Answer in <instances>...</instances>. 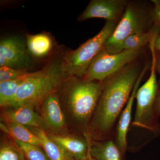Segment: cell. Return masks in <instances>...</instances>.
I'll use <instances>...</instances> for the list:
<instances>
[{"instance_id":"obj_1","label":"cell","mask_w":160,"mask_h":160,"mask_svg":"<svg viewBox=\"0 0 160 160\" xmlns=\"http://www.w3.org/2000/svg\"><path fill=\"white\" fill-rule=\"evenodd\" d=\"M142 70L135 61L102 82L101 95L89 128L91 138L110 139Z\"/></svg>"},{"instance_id":"obj_2","label":"cell","mask_w":160,"mask_h":160,"mask_svg":"<svg viewBox=\"0 0 160 160\" xmlns=\"http://www.w3.org/2000/svg\"><path fill=\"white\" fill-rule=\"evenodd\" d=\"M61 86L71 118L84 136L91 139L89 128L101 95L102 82L70 77L64 80Z\"/></svg>"},{"instance_id":"obj_3","label":"cell","mask_w":160,"mask_h":160,"mask_svg":"<svg viewBox=\"0 0 160 160\" xmlns=\"http://www.w3.org/2000/svg\"><path fill=\"white\" fill-rule=\"evenodd\" d=\"M66 78L61 60L51 62L41 70L27 75L8 107L38 106L48 96L56 92Z\"/></svg>"},{"instance_id":"obj_4","label":"cell","mask_w":160,"mask_h":160,"mask_svg":"<svg viewBox=\"0 0 160 160\" xmlns=\"http://www.w3.org/2000/svg\"><path fill=\"white\" fill-rule=\"evenodd\" d=\"M153 26L152 6L146 2L129 1L122 18L106 41L103 49L109 54L123 51L122 45L127 38L149 31Z\"/></svg>"},{"instance_id":"obj_5","label":"cell","mask_w":160,"mask_h":160,"mask_svg":"<svg viewBox=\"0 0 160 160\" xmlns=\"http://www.w3.org/2000/svg\"><path fill=\"white\" fill-rule=\"evenodd\" d=\"M117 22L106 21L102 29L78 49L66 52L61 59L66 78H83L92 61L104 48L106 41L114 31Z\"/></svg>"},{"instance_id":"obj_6","label":"cell","mask_w":160,"mask_h":160,"mask_svg":"<svg viewBox=\"0 0 160 160\" xmlns=\"http://www.w3.org/2000/svg\"><path fill=\"white\" fill-rule=\"evenodd\" d=\"M152 62L150 75L146 82L138 89L135 99L136 108L132 126L152 132L160 130L158 117L154 110V103L159 91L155 68L156 52L151 49Z\"/></svg>"},{"instance_id":"obj_7","label":"cell","mask_w":160,"mask_h":160,"mask_svg":"<svg viewBox=\"0 0 160 160\" xmlns=\"http://www.w3.org/2000/svg\"><path fill=\"white\" fill-rule=\"evenodd\" d=\"M142 49L124 50L111 54L103 49L92 61L83 78L87 81L103 82L128 64L136 61L142 52Z\"/></svg>"},{"instance_id":"obj_8","label":"cell","mask_w":160,"mask_h":160,"mask_svg":"<svg viewBox=\"0 0 160 160\" xmlns=\"http://www.w3.org/2000/svg\"><path fill=\"white\" fill-rule=\"evenodd\" d=\"M32 59L26 42L20 37L4 38L0 42V67L8 66L28 70Z\"/></svg>"},{"instance_id":"obj_9","label":"cell","mask_w":160,"mask_h":160,"mask_svg":"<svg viewBox=\"0 0 160 160\" xmlns=\"http://www.w3.org/2000/svg\"><path fill=\"white\" fill-rule=\"evenodd\" d=\"M127 0H92L78 21L82 22L93 18L105 19L106 21L119 22L124 14Z\"/></svg>"},{"instance_id":"obj_10","label":"cell","mask_w":160,"mask_h":160,"mask_svg":"<svg viewBox=\"0 0 160 160\" xmlns=\"http://www.w3.org/2000/svg\"><path fill=\"white\" fill-rule=\"evenodd\" d=\"M41 117L44 128L52 134L62 133L66 128L65 115L61 107L59 98L56 92L46 97L41 104Z\"/></svg>"},{"instance_id":"obj_11","label":"cell","mask_w":160,"mask_h":160,"mask_svg":"<svg viewBox=\"0 0 160 160\" xmlns=\"http://www.w3.org/2000/svg\"><path fill=\"white\" fill-rule=\"evenodd\" d=\"M49 136L72 159L86 160L92 157L90 153L92 140L85 137H80L62 133Z\"/></svg>"},{"instance_id":"obj_12","label":"cell","mask_w":160,"mask_h":160,"mask_svg":"<svg viewBox=\"0 0 160 160\" xmlns=\"http://www.w3.org/2000/svg\"><path fill=\"white\" fill-rule=\"evenodd\" d=\"M149 65H146L142 70L139 77L136 82L131 95L123 109L118 122L115 143L122 155L125 154L127 150V135L131 123L133 102L138 89L139 88L140 83L142 82L143 76L147 69H149Z\"/></svg>"},{"instance_id":"obj_13","label":"cell","mask_w":160,"mask_h":160,"mask_svg":"<svg viewBox=\"0 0 160 160\" xmlns=\"http://www.w3.org/2000/svg\"><path fill=\"white\" fill-rule=\"evenodd\" d=\"M9 108L5 112L7 121H12L32 128L43 129L41 117L34 111L33 106H23Z\"/></svg>"},{"instance_id":"obj_14","label":"cell","mask_w":160,"mask_h":160,"mask_svg":"<svg viewBox=\"0 0 160 160\" xmlns=\"http://www.w3.org/2000/svg\"><path fill=\"white\" fill-rule=\"evenodd\" d=\"M26 43L32 56L43 58L47 56L52 50L53 41L48 33L26 35Z\"/></svg>"},{"instance_id":"obj_15","label":"cell","mask_w":160,"mask_h":160,"mask_svg":"<svg viewBox=\"0 0 160 160\" xmlns=\"http://www.w3.org/2000/svg\"><path fill=\"white\" fill-rule=\"evenodd\" d=\"M90 155L96 160H122V152L111 139L94 142L92 140Z\"/></svg>"},{"instance_id":"obj_16","label":"cell","mask_w":160,"mask_h":160,"mask_svg":"<svg viewBox=\"0 0 160 160\" xmlns=\"http://www.w3.org/2000/svg\"><path fill=\"white\" fill-rule=\"evenodd\" d=\"M32 131L39 138L41 147L50 160H74L69 157L62 149L49 137L44 129L32 128Z\"/></svg>"},{"instance_id":"obj_17","label":"cell","mask_w":160,"mask_h":160,"mask_svg":"<svg viewBox=\"0 0 160 160\" xmlns=\"http://www.w3.org/2000/svg\"><path fill=\"white\" fill-rule=\"evenodd\" d=\"M160 33V27L153 25L149 31L132 35L127 38L123 43V50L142 49L144 46L149 45Z\"/></svg>"},{"instance_id":"obj_18","label":"cell","mask_w":160,"mask_h":160,"mask_svg":"<svg viewBox=\"0 0 160 160\" xmlns=\"http://www.w3.org/2000/svg\"><path fill=\"white\" fill-rule=\"evenodd\" d=\"M6 132L15 139L31 145L41 147V142L37 136L22 124L12 121H7Z\"/></svg>"},{"instance_id":"obj_19","label":"cell","mask_w":160,"mask_h":160,"mask_svg":"<svg viewBox=\"0 0 160 160\" xmlns=\"http://www.w3.org/2000/svg\"><path fill=\"white\" fill-rule=\"evenodd\" d=\"M25 75L15 79L0 82V105L2 107H8L13 99L20 86L27 75Z\"/></svg>"},{"instance_id":"obj_20","label":"cell","mask_w":160,"mask_h":160,"mask_svg":"<svg viewBox=\"0 0 160 160\" xmlns=\"http://www.w3.org/2000/svg\"><path fill=\"white\" fill-rule=\"evenodd\" d=\"M14 142L22 150L28 160H50L42 148L40 146H35L14 139Z\"/></svg>"},{"instance_id":"obj_21","label":"cell","mask_w":160,"mask_h":160,"mask_svg":"<svg viewBox=\"0 0 160 160\" xmlns=\"http://www.w3.org/2000/svg\"><path fill=\"white\" fill-rule=\"evenodd\" d=\"M0 160H28L15 143L7 142L1 144Z\"/></svg>"},{"instance_id":"obj_22","label":"cell","mask_w":160,"mask_h":160,"mask_svg":"<svg viewBox=\"0 0 160 160\" xmlns=\"http://www.w3.org/2000/svg\"><path fill=\"white\" fill-rule=\"evenodd\" d=\"M29 72L27 70L15 69L8 66L0 67V82L15 79Z\"/></svg>"},{"instance_id":"obj_23","label":"cell","mask_w":160,"mask_h":160,"mask_svg":"<svg viewBox=\"0 0 160 160\" xmlns=\"http://www.w3.org/2000/svg\"><path fill=\"white\" fill-rule=\"evenodd\" d=\"M153 25L160 27V0H152Z\"/></svg>"},{"instance_id":"obj_24","label":"cell","mask_w":160,"mask_h":160,"mask_svg":"<svg viewBox=\"0 0 160 160\" xmlns=\"http://www.w3.org/2000/svg\"><path fill=\"white\" fill-rule=\"evenodd\" d=\"M154 110L158 116L160 115V90L158 92L154 103Z\"/></svg>"},{"instance_id":"obj_25","label":"cell","mask_w":160,"mask_h":160,"mask_svg":"<svg viewBox=\"0 0 160 160\" xmlns=\"http://www.w3.org/2000/svg\"><path fill=\"white\" fill-rule=\"evenodd\" d=\"M156 51V50H155ZM156 70L159 74V84L160 85V51H156Z\"/></svg>"},{"instance_id":"obj_26","label":"cell","mask_w":160,"mask_h":160,"mask_svg":"<svg viewBox=\"0 0 160 160\" xmlns=\"http://www.w3.org/2000/svg\"><path fill=\"white\" fill-rule=\"evenodd\" d=\"M154 46L156 51H160V33L158 35L154 40Z\"/></svg>"},{"instance_id":"obj_27","label":"cell","mask_w":160,"mask_h":160,"mask_svg":"<svg viewBox=\"0 0 160 160\" xmlns=\"http://www.w3.org/2000/svg\"><path fill=\"white\" fill-rule=\"evenodd\" d=\"M86 160H96L94 158H92V157H91L87 159H86Z\"/></svg>"}]
</instances>
